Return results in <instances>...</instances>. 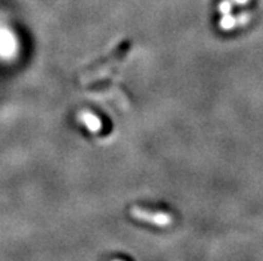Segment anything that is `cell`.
Returning <instances> with one entry per match:
<instances>
[{
	"instance_id": "obj_1",
	"label": "cell",
	"mask_w": 263,
	"mask_h": 261,
	"mask_svg": "<svg viewBox=\"0 0 263 261\" xmlns=\"http://www.w3.org/2000/svg\"><path fill=\"white\" fill-rule=\"evenodd\" d=\"M130 40H124V42H122V43H120L108 56L104 57L102 62L97 63L95 66L90 67V68H87L84 72L80 73V83H92L95 80L103 79V77L108 76L111 73V71L123 62L124 57H126L127 53H128V51H130Z\"/></svg>"
},
{
	"instance_id": "obj_2",
	"label": "cell",
	"mask_w": 263,
	"mask_h": 261,
	"mask_svg": "<svg viewBox=\"0 0 263 261\" xmlns=\"http://www.w3.org/2000/svg\"><path fill=\"white\" fill-rule=\"evenodd\" d=\"M130 215L138 222L148 223V224L158 225V227H167L173 223V216L163 211H153L143 207L134 205L130 208Z\"/></svg>"
},
{
	"instance_id": "obj_3",
	"label": "cell",
	"mask_w": 263,
	"mask_h": 261,
	"mask_svg": "<svg viewBox=\"0 0 263 261\" xmlns=\"http://www.w3.org/2000/svg\"><path fill=\"white\" fill-rule=\"evenodd\" d=\"M79 120L83 123L84 127H86L90 132L97 133L102 129V122H100V119L97 115L91 113L90 111H83V112H80Z\"/></svg>"
},
{
	"instance_id": "obj_4",
	"label": "cell",
	"mask_w": 263,
	"mask_h": 261,
	"mask_svg": "<svg viewBox=\"0 0 263 261\" xmlns=\"http://www.w3.org/2000/svg\"><path fill=\"white\" fill-rule=\"evenodd\" d=\"M238 24H239L238 16H233L231 13H226V15H223V17L219 20V28L223 31L234 30Z\"/></svg>"
},
{
	"instance_id": "obj_5",
	"label": "cell",
	"mask_w": 263,
	"mask_h": 261,
	"mask_svg": "<svg viewBox=\"0 0 263 261\" xmlns=\"http://www.w3.org/2000/svg\"><path fill=\"white\" fill-rule=\"evenodd\" d=\"M233 6H245V4H247L250 0H229Z\"/></svg>"
}]
</instances>
